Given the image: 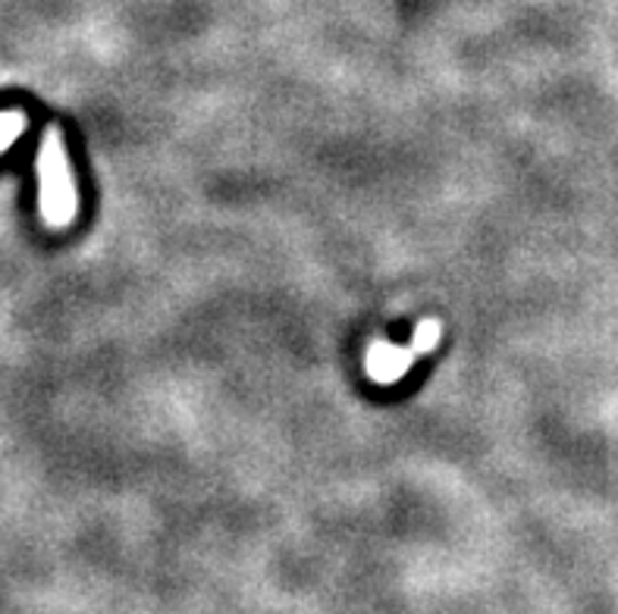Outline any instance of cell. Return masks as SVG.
<instances>
[{
	"instance_id": "7a4b0ae2",
	"label": "cell",
	"mask_w": 618,
	"mask_h": 614,
	"mask_svg": "<svg viewBox=\"0 0 618 614\" xmlns=\"http://www.w3.org/2000/svg\"><path fill=\"white\" fill-rule=\"evenodd\" d=\"M442 339V323L440 320H420L415 336L408 345H393V342H383L377 339L371 342V349L364 354V367H368V376L380 383V386H393L398 383L405 373L412 371V364L424 357L427 351H434L440 345Z\"/></svg>"
},
{
	"instance_id": "3957f363",
	"label": "cell",
	"mask_w": 618,
	"mask_h": 614,
	"mask_svg": "<svg viewBox=\"0 0 618 614\" xmlns=\"http://www.w3.org/2000/svg\"><path fill=\"white\" fill-rule=\"evenodd\" d=\"M23 132H25V113H20V110H7V113H0V151L10 148Z\"/></svg>"
},
{
	"instance_id": "6da1fadb",
	"label": "cell",
	"mask_w": 618,
	"mask_h": 614,
	"mask_svg": "<svg viewBox=\"0 0 618 614\" xmlns=\"http://www.w3.org/2000/svg\"><path fill=\"white\" fill-rule=\"evenodd\" d=\"M38 207L50 229H67L79 214V197H76V182L69 170L67 141L64 132L50 126L38 151Z\"/></svg>"
}]
</instances>
